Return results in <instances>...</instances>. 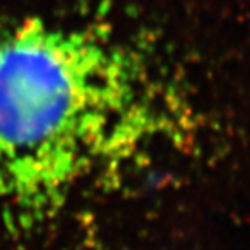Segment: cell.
I'll return each instance as SVG.
<instances>
[{
	"instance_id": "cell-1",
	"label": "cell",
	"mask_w": 250,
	"mask_h": 250,
	"mask_svg": "<svg viewBox=\"0 0 250 250\" xmlns=\"http://www.w3.org/2000/svg\"><path fill=\"white\" fill-rule=\"evenodd\" d=\"M144 63L99 26H0V202L20 225L115 181L160 129Z\"/></svg>"
}]
</instances>
